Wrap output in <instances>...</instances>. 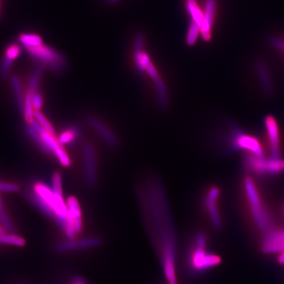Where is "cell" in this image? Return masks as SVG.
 <instances>
[{"label":"cell","mask_w":284,"mask_h":284,"mask_svg":"<svg viewBox=\"0 0 284 284\" xmlns=\"http://www.w3.org/2000/svg\"><path fill=\"white\" fill-rule=\"evenodd\" d=\"M142 218L161 263L166 284H178L176 275V237L163 182L152 172L136 182Z\"/></svg>","instance_id":"6da1fadb"},{"label":"cell","mask_w":284,"mask_h":284,"mask_svg":"<svg viewBox=\"0 0 284 284\" xmlns=\"http://www.w3.org/2000/svg\"><path fill=\"white\" fill-rule=\"evenodd\" d=\"M135 62L138 71L149 78L153 86V104L160 110H166L170 103V95L165 81L152 64L149 56L143 51V38L139 36L136 41Z\"/></svg>","instance_id":"7a4b0ae2"},{"label":"cell","mask_w":284,"mask_h":284,"mask_svg":"<svg viewBox=\"0 0 284 284\" xmlns=\"http://www.w3.org/2000/svg\"><path fill=\"white\" fill-rule=\"evenodd\" d=\"M220 257L209 247L208 237L204 232H197L191 237L186 255L190 273L198 276L214 269L220 263Z\"/></svg>","instance_id":"3957f363"},{"label":"cell","mask_w":284,"mask_h":284,"mask_svg":"<svg viewBox=\"0 0 284 284\" xmlns=\"http://www.w3.org/2000/svg\"><path fill=\"white\" fill-rule=\"evenodd\" d=\"M221 190L216 184L207 186L200 196L201 211L206 220L214 230H220L223 226L220 208Z\"/></svg>","instance_id":"277c9868"},{"label":"cell","mask_w":284,"mask_h":284,"mask_svg":"<svg viewBox=\"0 0 284 284\" xmlns=\"http://www.w3.org/2000/svg\"><path fill=\"white\" fill-rule=\"evenodd\" d=\"M33 192L36 193L55 213L60 221V229L65 232L66 230L67 217L68 208L67 202L64 198H61L54 194L52 188H50L42 182H36L33 186Z\"/></svg>","instance_id":"5b68a950"},{"label":"cell","mask_w":284,"mask_h":284,"mask_svg":"<svg viewBox=\"0 0 284 284\" xmlns=\"http://www.w3.org/2000/svg\"><path fill=\"white\" fill-rule=\"evenodd\" d=\"M244 188L253 218L261 230L267 232L271 230V220L262 205L254 182L251 178H245Z\"/></svg>","instance_id":"8992f818"},{"label":"cell","mask_w":284,"mask_h":284,"mask_svg":"<svg viewBox=\"0 0 284 284\" xmlns=\"http://www.w3.org/2000/svg\"><path fill=\"white\" fill-rule=\"evenodd\" d=\"M26 48L32 59L40 63L42 66H47L55 72H62L66 68V59L58 51L50 46L42 44L36 47Z\"/></svg>","instance_id":"52a82bcc"},{"label":"cell","mask_w":284,"mask_h":284,"mask_svg":"<svg viewBox=\"0 0 284 284\" xmlns=\"http://www.w3.org/2000/svg\"><path fill=\"white\" fill-rule=\"evenodd\" d=\"M228 137L226 138L229 149H243L257 157H264L261 144L255 138L243 133L238 128L233 126Z\"/></svg>","instance_id":"ba28073f"},{"label":"cell","mask_w":284,"mask_h":284,"mask_svg":"<svg viewBox=\"0 0 284 284\" xmlns=\"http://www.w3.org/2000/svg\"><path fill=\"white\" fill-rule=\"evenodd\" d=\"M103 243L102 239L98 236H89L83 238L66 239L58 241L54 245V250L58 253H69L75 251L88 250L99 247Z\"/></svg>","instance_id":"9c48e42d"},{"label":"cell","mask_w":284,"mask_h":284,"mask_svg":"<svg viewBox=\"0 0 284 284\" xmlns=\"http://www.w3.org/2000/svg\"><path fill=\"white\" fill-rule=\"evenodd\" d=\"M86 121L107 146L112 149L119 147L121 141L118 135L104 121L93 115H87Z\"/></svg>","instance_id":"30bf717a"},{"label":"cell","mask_w":284,"mask_h":284,"mask_svg":"<svg viewBox=\"0 0 284 284\" xmlns=\"http://www.w3.org/2000/svg\"><path fill=\"white\" fill-rule=\"evenodd\" d=\"M247 167L257 174H277L283 168V161L280 159H266L264 157L248 155L245 158Z\"/></svg>","instance_id":"8fae6325"},{"label":"cell","mask_w":284,"mask_h":284,"mask_svg":"<svg viewBox=\"0 0 284 284\" xmlns=\"http://www.w3.org/2000/svg\"><path fill=\"white\" fill-rule=\"evenodd\" d=\"M96 153L92 143H85L82 147L85 182L90 188H94L97 182Z\"/></svg>","instance_id":"7c38bea8"},{"label":"cell","mask_w":284,"mask_h":284,"mask_svg":"<svg viewBox=\"0 0 284 284\" xmlns=\"http://www.w3.org/2000/svg\"><path fill=\"white\" fill-rule=\"evenodd\" d=\"M216 0H206L205 4L204 19L200 27V34L205 41H210L212 29L216 14Z\"/></svg>","instance_id":"4fadbf2b"},{"label":"cell","mask_w":284,"mask_h":284,"mask_svg":"<svg viewBox=\"0 0 284 284\" xmlns=\"http://www.w3.org/2000/svg\"><path fill=\"white\" fill-rule=\"evenodd\" d=\"M265 126L269 136L272 158L280 159V140L279 128L277 122L273 117H267Z\"/></svg>","instance_id":"5bb4252c"},{"label":"cell","mask_w":284,"mask_h":284,"mask_svg":"<svg viewBox=\"0 0 284 284\" xmlns=\"http://www.w3.org/2000/svg\"><path fill=\"white\" fill-rule=\"evenodd\" d=\"M67 205H68V214L74 222L76 234H80L82 233L83 229L82 212L80 204L74 197H70L67 201Z\"/></svg>","instance_id":"9a60e30c"},{"label":"cell","mask_w":284,"mask_h":284,"mask_svg":"<svg viewBox=\"0 0 284 284\" xmlns=\"http://www.w3.org/2000/svg\"><path fill=\"white\" fill-rule=\"evenodd\" d=\"M10 84H11L12 92H13L14 99H15L17 109L23 113L25 95L24 94L21 80L17 75H12L10 78Z\"/></svg>","instance_id":"2e32d148"},{"label":"cell","mask_w":284,"mask_h":284,"mask_svg":"<svg viewBox=\"0 0 284 284\" xmlns=\"http://www.w3.org/2000/svg\"><path fill=\"white\" fill-rule=\"evenodd\" d=\"M255 68L260 78L264 90L267 93H271L273 90V85H272L271 77H270L267 68L260 61H257L255 64Z\"/></svg>","instance_id":"e0dca14e"},{"label":"cell","mask_w":284,"mask_h":284,"mask_svg":"<svg viewBox=\"0 0 284 284\" xmlns=\"http://www.w3.org/2000/svg\"><path fill=\"white\" fill-rule=\"evenodd\" d=\"M186 8L192 19V23L202 25L204 19V12L201 9L196 0H186Z\"/></svg>","instance_id":"ac0fdd59"},{"label":"cell","mask_w":284,"mask_h":284,"mask_svg":"<svg viewBox=\"0 0 284 284\" xmlns=\"http://www.w3.org/2000/svg\"><path fill=\"white\" fill-rule=\"evenodd\" d=\"M284 243V231L269 230L266 232L263 239V247L281 244Z\"/></svg>","instance_id":"d6986e66"},{"label":"cell","mask_w":284,"mask_h":284,"mask_svg":"<svg viewBox=\"0 0 284 284\" xmlns=\"http://www.w3.org/2000/svg\"><path fill=\"white\" fill-rule=\"evenodd\" d=\"M43 73V68L42 66L38 67L32 72L31 78L28 83V92L26 94L33 95L37 92L38 87H39L40 81Z\"/></svg>","instance_id":"ffe728a7"},{"label":"cell","mask_w":284,"mask_h":284,"mask_svg":"<svg viewBox=\"0 0 284 284\" xmlns=\"http://www.w3.org/2000/svg\"><path fill=\"white\" fill-rule=\"evenodd\" d=\"M0 223H1L2 228L4 229L9 234H15L16 229L10 219L9 215L6 213L4 209L3 203L0 198Z\"/></svg>","instance_id":"44dd1931"},{"label":"cell","mask_w":284,"mask_h":284,"mask_svg":"<svg viewBox=\"0 0 284 284\" xmlns=\"http://www.w3.org/2000/svg\"><path fill=\"white\" fill-rule=\"evenodd\" d=\"M0 243L4 245H13L17 247H24L26 245L25 239L16 234H5L0 235Z\"/></svg>","instance_id":"7402d4cb"},{"label":"cell","mask_w":284,"mask_h":284,"mask_svg":"<svg viewBox=\"0 0 284 284\" xmlns=\"http://www.w3.org/2000/svg\"><path fill=\"white\" fill-rule=\"evenodd\" d=\"M79 137V130L77 127H71L63 132L58 138V141L62 145L73 143Z\"/></svg>","instance_id":"603a6c76"},{"label":"cell","mask_w":284,"mask_h":284,"mask_svg":"<svg viewBox=\"0 0 284 284\" xmlns=\"http://www.w3.org/2000/svg\"><path fill=\"white\" fill-rule=\"evenodd\" d=\"M25 131L28 137L30 138L41 149L42 151L45 152V153L50 154V151H48V148L46 147L45 143H44L43 139H42V136L37 131L33 129L30 125L27 124L25 127Z\"/></svg>","instance_id":"cb8c5ba5"},{"label":"cell","mask_w":284,"mask_h":284,"mask_svg":"<svg viewBox=\"0 0 284 284\" xmlns=\"http://www.w3.org/2000/svg\"><path fill=\"white\" fill-rule=\"evenodd\" d=\"M19 40L25 48L36 47L42 44L41 38L34 34H22Z\"/></svg>","instance_id":"d4e9b609"},{"label":"cell","mask_w":284,"mask_h":284,"mask_svg":"<svg viewBox=\"0 0 284 284\" xmlns=\"http://www.w3.org/2000/svg\"><path fill=\"white\" fill-rule=\"evenodd\" d=\"M34 118L37 120L38 123L43 127L44 131L49 134H51V135H55L54 127L51 125L46 117L44 116L43 113L40 112V111H34Z\"/></svg>","instance_id":"484cf974"},{"label":"cell","mask_w":284,"mask_h":284,"mask_svg":"<svg viewBox=\"0 0 284 284\" xmlns=\"http://www.w3.org/2000/svg\"><path fill=\"white\" fill-rule=\"evenodd\" d=\"M200 34V26L194 23H191L189 30H188L186 42L189 46L194 45L196 43L197 38Z\"/></svg>","instance_id":"4316f807"},{"label":"cell","mask_w":284,"mask_h":284,"mask_svg":"<svg viewBox=\"0 0 284 284\" xmlns=\"http://www.w3.org/2000/svg\"><path fill=\"white\" fill-rule=\"evenodd\" d=\"M62 178L60 172H57L54 174L52 178V190L54 194L61 198L63 196Z\"/></svg>","instance_id":"83f0119b"},{"label":"cell","mask_w":284,"mask_h":284,"mask_svg":"<svg viewBox=\"0 0 284 284\" xmlns=\"http://www.w3.org/2000/svg\"><path fill=\"white\" fill-rule=\"evenodd\" d=\"M55 156H56L57 159H58L59 162L63 166H66V167H69L71 165V160L70 157H69L68 153L64 149V148L61 147L57 150L56 153H54Z\"/></svg>","instance_id":"f1b7e54d"},{"label":"cell","mask_w":284,"mask_h":284,"mask_svg":"<svg viewBox=\"0 0 284 284\" xmlns=\"http://www.w3.org/2000/svg\"><path fill=\"white\" fill-rule=\"evenodd\" d=\"M20 53H21V48H19V46L16 45V44H13V45L9 46L6 50L5 58L13 62L19 56Z\"/></svg>","instance_id":"f546056e"},{"label":"cell","mask_w":284,"mask_h":284,"mask_svg":"<svg viewBox=\"0 0 284 284\" xmlns=\"http://www.w3.org/2000/svg\"><path fill=\"white\" fill-rule=\"evenodd\" d=\"M19 191L20 187L17 184L0 182V192L15 193Z\"/></svg>","instance_id":"4dcf8cb0"},{"label":"cell","mask_w":284,"mask_h":284,"mask_svg":"<svg viewBox=\"0 0 284 284\" xmlns=\"http://www.w3.org/2000/svg\"><path fill=\"white\" fill-rule=\"evenodd\" d=\"M11 61L6 58L3 59L1 66H0V76L4 77L7 74L10 68H11Z\"/></svg>","instance_id":"1f68e13d"},{"label":"cell","mask_w":284,"mask_h":284,"mask_svg":"<svg viewBox=\"0 0 284 284\" xmlns=\"http://www.w3.org/2000/svg\"><path fill=\"white\" fill-rule=\"evenodd\" d=\"M32 105H33L34 110L40 111L43 105V98L40 93L36 92L32 96Z\"/></svg>","instance_id":"d6a6232c"},{"label":"cell","mask_w":284,"mask_h":284,"mask_svg":"<svg viewBox=\"0 0 284 284\" xmlns=\"http://www.w3.org/2000/svg\"><path fill=\"white\" fill-rule=\"evenodd\" d=\"M270 42L275 48L281 49L284 51V41L283 40L278 38H272Z\"/></svg>","instance_id":"836d02e7"},{"label":"cell","mask_w":284,"mask_h":284,"mask_svg":"<svg viewBox=\"0 0 284 284\" xmlns=\"http://www.w3.org/2000/svg\"><path fill=\"white\" fill-rule=\"evenodd\" d=\"M72 284H87L86 282L82 279H75Z\"/></svg>","instance_id":"e575fe53"},{"label":"cell","mask_w":284,"mask_h":284,"mask_svg":"<svg viewBox=\"0 0 284 284\" xmlns=\"http://www.w3.org/2000/svg\"><path fill=\"white\" fill-rule=\"evenodd\" d=\"M279 262L281 265H284V251L281 253L279 258Z\"/></svg>","instance_id":"d590c367"},{"label":"cell","mask_w":284,"mask_h":284,"mask_svg":"<svg viewBox=\"0 0 284 284\" xmlns=\"http://www.w3.org/2000/svg\"><path fill=\"white\" fill-rule=\"evenodd\" d=\"M4 233H5V230L2 228V226H0V235L3 234Z\"/></svg>","instance_id":"8d00e7d4"},{"label":"cell","mask_w":284,"mask_h":284,"mask_svg":"<svg viewBox=\"0 0 284 284\" xmlns=\"http://www.w3.org/2000/svg\"><path fill=\"white\" fill-rule=\"evenodd\" d=\"M109 1H111V2H114V1H116V0H109Z\"/></svg>","instance_id":"74e56055"},{"label":"cell","mask_w":284,"mask_h":284,"mask_svg":"<svg viewBox=\"0 0 284 284\" xmlns=\"http://www.w3.org/2000/svg\"><path fill=\"white\" fill-rule=\"evenodd\" d=\"M283 168H284V161H283Z\"/></svg>","instance_id":"f35d334b"},{"label":"cell","mask_w":284,"mask_h":284,"mask_svg":"<svg viewBox=\"0 0 284 284\" xmlns=\"http://www.w3.org/2000/svg\"><path fill=\"white\" fill-rule=\"evenodd\" d=\"M24 284V283H21V284Z\"/></svg>","instance_id":"ab89813d"},{"label":"cell","mask_w":284,"mask_h":284,"mask_svg":"<svg viewBox=\"0 0 284 284\" xmlns=\"http://www.w3.org/2000/svg\"><path fill=\"white\" fill-rule=\"evenodd\" d=\"M0 12H1V9H0Z\"/></svg>","instance_id":"60d3db41"}]
</instances>
